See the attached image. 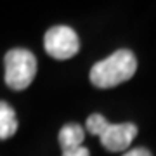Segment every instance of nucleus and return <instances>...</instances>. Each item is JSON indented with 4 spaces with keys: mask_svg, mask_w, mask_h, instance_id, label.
Here are the masks:
<instances>
[{
    "mask_svg": "<svg viewBox=\"0 0 156 156\" xmlns=\"http://www.w3.org/2000/svg\"><path fill=\"white\" fill-rule=\"evenodd\" d=\"M108 125V120L102 115H97V113H94V115H90L89 118H87V123H85V127H87V130H89L92 135H97L99 137L101 132L104 130V127Z\"/></svg>",
    "mask_w": 156,
    "mask_h": 156,
    "instance_id": "0eeeda50",
    "label": "nucleus"
},
{
    "mask_svg": "<svg viewBox=\"0 0 156 156\" xmlns=\"http://www.w3.org/2000/svg\"><path fill=\"white\" fill-rule=\"evenodd\" d=\"M85 139L83 127L78 123H68L59 130V144L62 151H71L76 147H82Z\"/></svg>",
    "mask_w": 156,
    "mask_h": 156,
    "instance_id": "39448f33",
    "label": "nucleus"
},
{
    "mask_svg": "<svg viewBox=\"0 0 156 156\" xmlns=\"http://www.w3.org/2000/svg\"><path fill=\"white\" fill-rule=\"evenodd\" d=\"M45 52L54 59L66 61L76 56L80 50V40L75 30L69 26H54L50 28L44 37Z\"/></svg>",
    "mask_w": 156,
    "mask_h": 156,
    "instance_id": "7ed1b4c3",
    "label": "nucleus"
},
{
    "mask_svg": "<svg viewBox=\"0 0 156 156\" xmlns=\"http://www.w3.org/2000/svg\"><path fill=\"white\" fill-rule=\"evenodd\" d=\"M62 156H90L89 149L87 147H76V149H71V151H62Z\"/></svg>",
    "mask_w": 156,
    "mask_h": 156,
    "instance_id": "6e6552de",
    "label": "nucleus"
},
{
    "mask_svg": "<svg viewBox=\"0 0 156 156\" xmlns=\"http://www.w3.org/2000/svg\"><path fill=\"white\" fill-rule=\"evenodd\" d=\"M5 83L12 90H24L37 75V57L28 49H11L4 57Z\"/></svg>",
    "mask_w": 156,
    "mask_h": 156,
    "instance_id": "f03ea898",
    "label": "nucleus"
},
{
    "mask_svg": "<svg viewBox=\"0 0 156 156\" xmlns=\"http://www.w3.org/2000/svg\"><path fill=\"white\" fill-rule=\"evenodd\" d=\"M137 71V59L128 49H120L90 69V82L97 89H111L127 82Z\"/></svg>",
    "mask_w": 156,
    "mask_h": 156,
    "instance_id": "f257e3e1",
    "label": "nucleus"
},
{
    "mask_svg": "<svg viewBox=\"0 0 156 156\" xmlns=\"http://www.w3.org/2000/svg\"><path fill=\"white\" fill-rule=\"evenodd\" d=\"M17 130V118L16 111L4 101H0V140L9 139Z\"/></svg>",
    "mask_w": 156,
    "mask_h": 156,
    "instance_id": "423d86ee",
    "label": "nucleus"
},
{
    "mask_svg": "<svg viewBox=\"0 0 156 156\" xmlns=\"http://www.w3.org/2000/svg\"><path fill=\"white\" fill-rule=\"evenodd\" d=\"M137 125L134 123H109L104 127V130L101 132L99 139L101 144L104 146L108 151H125L128 149V146L132 144V140L135 139L137 135Z\"/></svg>",
    "mask_w": 156,
    "mask_h": 156,
    "instance_id": "20e7f679",
    "label": "nucleus"
},
{
    "mask_svg": "<svg viewBox=\"0 0 156 156\" xmlns=\"http://www.w3.org/2000/svg\"><path fill=\"white\" fill-rule=\"evenodd\" d=\"M123 156H153L146 147H134V149H128Z\"/></svg>",
    "mask_w": 156,
    "mask_h": 156,
    "instance_id": "1a4fd4ad",
    "label": "nucleus"
}]
</instances>
